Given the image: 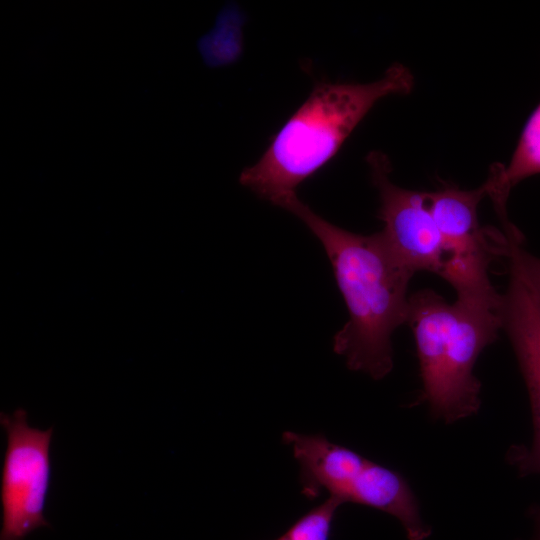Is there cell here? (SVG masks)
I'll list each match as a JSON object with an SVG mask.
<instances>
[{"label": "cell", "instance_id": "6da1fadb", "mask_svg": "<svg viewBox=\"0 0 540 540\" xmlns=\"http://www.w3.org/2000/svg\"><path fill=\"white\" fill-rule=\"evenodd\" d=\"M280 207L297 216L323 245L349 319L333 349L349 369L379 380L393 368L392 335L406 323L408 287L415 272L391 250L381 231L361 235L316 214L297 195Z\"/></svg>", "mask_w": 540, "mask_h": 540}, {"label": "cell", "instance_id": "7a4b0ae2", "mask_svg": "<svg viewBox=\"0 0 540 540\" xmlns=\"http://www.w3.org/2000/svg\"><path fill=\"white\" fill-rule=\"evenodd\" d=\"M414 83L410 69L397 62L373 82L317 83L260 159L241 172L240 183L280 206L337 154L378 101L408 94Z\"/></svg>", "mask_w": 540, "mask_h": 540}, {"label": "cell", "instance_id": "3957f363", "mask_svg": "<svg viewBox=\"0 0 540 540\" xmlns=\"http://www.w3.org/2000/svg\"><path fill=\"white\" fill-rule=\"evenodd\" d=\"M501 302L456 298L449 303L432 289L410 294L406 324L419 359V400L433 417L452 423L480 408L481 386L473 370L502 330Z\"/></svg>", "mask_w": 540, "mask_h": 540}, {"label": "cell", "instance_id": "277c9868", "mask_svg": "<svg viewBox=\"0 0 540 540\" xmlns=\"http://www.w3.org/2000/svg\"><path fill=\"white\" fill-rule=\"evenodd\" d=\"M427 194L446 254L441 278L457 298L497 302L501 294L490 281L489 268L495 258L505 257L508 239L504 232L480 225L478 206L487 197L484 183L471 190L445 186Z\"/></svg>", "mask_w": 540, "mask_h": 540}, {"label": "cell", "instance_id": "5b68a950", "mask_svg": "<svg viewBox=\"0 0 540 540\" xmlns=\"http://www.w3.org/2000/svg\"><path fill=\"white\" fill-rule=\"evenodd\" d=\"M0 423L7 434L1 476L0 540H23L33 530L50 525L44 510L51 476L53 427L32 428L22 408L12 414L1 412Z\"/></svg>", "mask_w": 540, "mask_h": 540}, {"label": "cell", "instance_id": "8992f818", "mask_svg": "<svg viewBox=\"0 0 540 540\" xmlns=\"http://www.w3.org/2000/svg\"><path fill=\"white\" fill-rule=\"evenodd\" d=\"M379 192L381 233L394 254L415 273L428 271L442 277L446 254L439 229L429 208L428 194L397 186L390 180L391 163L380 151L367 155Z\"/></svg>", "mask_w": 540, "mask_h": 540}, {"label": "cell", "instance_id": "52a82bcc", "mask_svg": "<svg viewBox=\"0 0 540 540\" xmlns=\"http://www.w3.org/2000/svg\"><path fill=\"white\" fill-rule=\"evenodd\" d=\"M500 316L527 386L534 425L531 448L513 451L512 462L525 474L540 473V302L512 273L502 294Z\"/></svg>", "mask_w": 540, "mask_h": 540}, {"label": "cell", "instance_id": "ba28073f", "mask_svg": "<svg viewBox=\"0 0 540 540\" xmlns=\"http://www.w3.org/2000/svg\"><path fill=\"white\" fill-rule=\"evenodd\" d=\"M282 439L292 448L300 466L302 493L309 499L326 491L329 497L338 500L368 460L345 446L330 442L321 434L285 431Z\"/></svg>", "mask_w": 540, "mask_h": 540}, {"label": "cell", "instance_id": "9c48e42d", "mask_svg": "<svg viewBox=\"0 0 540 540\" xmlns=\"http://www.w3.org/2000/svg\"><path fill=\"white\" fill-rule=\"evenodd\" d=\"M339 501L369 506L394 516L409 540H425L431 534L406 480L398 472L370 460L350 481Z\"/></svg>", "mask_w": 540, "mask_h": 540}, {"label": "cell", "instance_id": "30bf717a", "mask_svg": "<svg viewBox=\"0 0 540 540\" xmlns=\"http://www.w3.org/2000/svg\"><path fill=\"white\" fill-rule=\"evenodd\" d=\"M540 173V103L528 118L508 165L494 163L484 182L503 229L514 225L508 220L506 202L515 185Z\"/></svg>", "mask_w": 540, "mask_h": 540}, {"label": "cell", "instance_id": "8fae6325", "mask_svg": "<svg viewBox=\"0 0 540 540\" xmlns=\"http://www.w3.org/2000/svg\"><path fill=\"white\" fill-rule=\"evenodd\" d=\"M341 503L329 497L299 518L276 540H329L332 522Z\"/></svg>", "mask_w": 540, "mask_h": 540}, {"label": "cell", "instance_id": "7c38bea8", "mask_svg": "<svg viewBox=\"0 0 540 540\" xmlns=\"http://www.w3.org/2000/svg\"><path fill=\"white\" fill-rule=\"evenodd\" d=\"M509 272L518 276L540 302V258L522 247V240L508 238L506 255Z\"/></svg>", "mask_w": 540, "mask_h": 540}, {"label": "cell", "instance_id": "4fadbf2b", "mask_svg": "<svg viewBox=\"0 0 540 540\" xmlns=\"http://www.w3.org/2000/svg\"><path fill=\"white\" fill-rule=\"evenodd\" d=\"M535 532L531 540H540V509L535 512Z\"/></svg>", "mask_w": 540, "mask_h": 540}]
</instances>
